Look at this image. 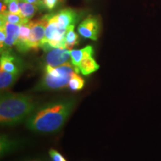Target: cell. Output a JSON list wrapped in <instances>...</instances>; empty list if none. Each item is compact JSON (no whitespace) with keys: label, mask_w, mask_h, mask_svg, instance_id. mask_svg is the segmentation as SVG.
Here are the masks:
<instances>
[{"label":"cell","mask_w":161,"mask_h":161,"mask_svg":"<svg viewBox=\"0 0 161 161\" xmlns=\"http://www.w3.org/2000/svg\"><path fill=\"white\" fill-rule=\"evenodd\" d=\"M84 86V80L78 75L77 72H75L72 75L70 80L69 82V87L70 90L74 91L80 90Z\"/></svg>","instance_id":"18"},{"label":"cell","mask_w":161,"mask_h":161,"mask_svg":"<svg viewBox=\"0 0 161 161\" xmlns=\"http://www.w3.org/2000/svg\"><path fill=\"white\" fill-rule=\"evenodd\" d=\"M31 28H30V22L24 23L19 25V34L18 37L17 44V49L20 52H25L29 50L28 48V40L30 36Z\"/></svg>","instance_id":"11"},{"label":"cell","mask_w":161,"mask_h":161,"mask_svg":"<svg viewBox=\"0 0 161 161\" xmlns=\"http://www.w3.org/2000/svg\"><path fill=\"white\" fill-rule=\"evenodd\" d=\"M66 31L67 29L58 25L52 16H49L46 27L45 38L43 43H46L55 48L65 49Z\"/></svg>","instance_id":"3"},{"label":"cell","mask_w":161,"mask_h":161,"mask_svg":"<svg viewBox=\"0 0 161 161\" xmlns=\"http://www.w3.org/2000/svg\"><path fill=\"white\" fill-rule=\"evenodd\" d=\"M20 15L25 19L26 21H29L31 18L33 17L36 11H37L38 6L34 4L26 3L23 0H19V2Z\"/></svg>","instance_id":"15"},{"label":"cell","mask_w":161,"mask_h":161,"mask_svg":"<svg viewBox=\"0 0 161 161\" xmlns=\"http://www.w3.org/2000/svg\"><path fill=\"white\" fill-rule=\"evenodd\" d=\"M78 69L80 73L84 75H89L92 72L97 71L99 69V65L92 58V55H88L80 61Z\"/></svg>","instance_id":"12"},{"label":"cell","mask_w":161,"mask_h":161,"mask_svg":"<svg viewBox=\"0 0 161 161\" xmlns=\"http://www.w3.org/2000/svg\"><path fill=\"white\" fill-rule=\"evenodd\" d=\"M6 39V32L3 26H0V47H3Z\"/></svg>","instance_id":"22"},{"label":"cell","mask_w":161,"mask_h":161,"mask_svg":"<svg viewBox=\"0 0 161 161\" xmlns=\"http://www.w3.org/2000/svg\"><path fill=\"white\" fill-rule=\"evenodd\" d=\"M0 12H1V14H5L6 12H8L6 11V6L5 4L3 3V1L2 0L1 1V3H0Z\"/></svg>","instance_id":"24"},{"label":"cell","mask_w":161,"mask_h":161,"mask_svg":"<svg viewBox=\"0 0 161 161\" xmlns=\"http://www.w3.org/2000/svg\"><path fill=\"white\" fill-rule=\"evenodd\" d=\"M92 55H93V49H92V47L91 46H87L81 49L71 50L72 64L78 70V66L80 63V61L84 58L86 57V56Z\"/></svg>","instance_id":"13"},{"label":"cell","mask_w":161,"mask_h":161,"mask_svg":"<svg viewBox=\"0 0 161 161\" xmlns=\"http://www.w3.org/2000/svg\"><path fill=\"white\" fill-rule=\"evenodd\" d=\"M54 19L61 27L67 29L69 26L75 25L77 20V14L71 9H65L55 16H52Z\"/></svg>","instance_id":"10"},{"label":"cell","mask_w":161,"mask_h":161,"mask_svg":"<svg viewBox=\"0 0 161 161\" xmlns=\"http://www.w3.org/2000/svg\"><path fill=\"white\" fill-rule=\"evenodd\" d=\"M41 48L45 52V62L46 66L58 67L68 63L71 58V50L62 48L52 47L48 43L42 44Z\"/></svg>","instance_id":"4"},{"label":"cell","mask_w":161,"mask_h":161,"mask_svg":"<svg viewBox=\"0 0 161 161\" xmlns=\"http://www.w3.org/2000/svg\"><path fill=\"white\" fill-rule=\"evenodd\" d=\"M58 1H60V0H42L44 7L50 10L55 8V6L58 3Z\"/></svg>","instance_id":"21"},{"label":"cell","mask_w":161,"mask_h":161,"mask_svg":"<svg viewBox=\"0 0 161 161\" xmlns=\"http://www.w3.org/2000/svg\"><path fill=\"white\" fill-rule=\"evenodd\" d=\"M25 161H43V160H25Z\"/></svg>","instance_id":"26"},{"label":"cell","mask_w":161,"mask_h":161,"mask_svg":"<svg viewBox=\"0 0 161 161\" xmlns=\"http://www.w3.org/2000/svg\"><path fill=\"white\" fill-rule=\"evenodd\" d=\"M37 109V103L31 96L23 93L2 92L0 98V122L14 125L27 119Z\"/></svg>","instance_id":"2"},{"label":"cell","mask_w":161,"mask_h":161,"mask_svg":"<svg viewBox=\"0 0 161 161\" xmlns=\"http://www.w3.org/2000/svg\"><path fill=\"white\" fill-rule=\"evenodd\" d=\"M74 27L75 25L69 26L66 34V48L69 50L78 43V36L74 31Z\"/></svg>","instance_id":"16"},{"label":"cell","mask_w":161,"mask_h":161,"mask_svg":"<svg viewBox=\"0 0 161 161\" xmlns=\"http://www.w3.org/2000/svg\"><path fill=\"white\" fill-rule=\"evenodd\" d=\"M19 2V0H11V1L8 4L9 13L15 14H20Z\"/></svg>","instance_id":"19"},{"label":"cell","mask_w":161,"mask_h":161,"mask_svg":"<svg viewBox=\"0 0 161 161\" xmlns=\"http://www.w3.org/2000/svg\"><path fill=\"white\" fill-rule=\"evenodd\" d=\"M70 78H71L69 77H56L45 72L43 78L36 85L35 90L43 91V90H55L66 88L69 86Z\"/></svg>","instance_id":"6"},{"label":"cell","mask_w":161,"mask_h":161,"mask_svg":"<svg viewBox=\"0 0 161 161\" xmlns=\"http://www.w3.org/2000/svg\"><path fill=\"white\" fill-rule=\"evenodd\" d=\"M1 19L7 21L8 23L17 24V25H19L24 23H28V22H29L26 21V20L20 14H11L9 13V12H6V13L1 14Z\"/></svg>","instance_id":"17"},{"label":"cell","mask_w":161,"mask_h":161,"mask_svg":"<svg viewBox=\"0 0 161 161\" xmlns=\"http://www.w3.org/2000/svg\"><path fill=\"white\" fill-rule=\"evenodd\" d=\"M49 155L52 161H66V159L58 151L55 149H51L49 151Z\"/></svg>","instance_id":"20"},{"label":"cell","mask_w":161,"mask_h":161,"mask_svg":"<svg viewBox=\"0 0 161 161\" xmlns=\"http://www.w3.org/2000/svg\"><path fill=\"white\" fill-rule=\"evenodd\" d=\"M11 0H3V2H4V3H6V4H8V3H9L10 2H11Z\"/></svg>","instance_id":"25"},{"label":"cell","mask_w":161,"mask_h":161,"mask_svg":"<svg viewBox=\"0 0 161 161\" xmlns=\"http://www.w3.org/2000/svg\"><path fill=\"white\" fill-rule=\"evenodd\" d=\"M49 15L45 16L41 19L30 22L31 32L28 40V48L29 49H37L41 47L45 38L46 27L49 20Z\"/></svg>","instance_id":"5"},{"label":"cell","mask_w":161,"mask_h":161,"mask_svg":"<svg viewBox=\"0 0 161 161\" xmlns=\"http://www.w3.org/2000/svg\"><path fill=\"white\" fill-rule=\"evenodd\" d=\"M0 69L11 72L13 74L20 75L22 72L21 66L16 58L10 53L9 51L1 52V60H0Z\"/></svg>","instance_id":"9"},{"label":"cell","mask_w":161,"mask_h":161,"mask_svg":"<svg viewBox=\"0 0 161 161\" xmlns=\"http://www.w3.org/2000/svg\"><path fill=\"white\" fill-rule=\"evenodd\" d=\"M78 31L80 36L83 37L96 40L99 33V23L98 19L90 16L80 23Z\"/></svg>","instance_id":"7"},{"label":"cell","mask_w":161,"mask_h":161,"mask_svg":"<svg viewBox=\"0 0 161 161\" xmlns=\"http://www.w3.org/2000/svg\"><path fill=\"white\" fill-rule=\"evenodd\" d=\"M75 104L72 98H63L43 104L26 119V126L41 134L58 131L71 114Z\"/></svg>","instance_id":"1"},{"label":"cell","mask_w":161,"mask_h":161,"mask_svg":"<svg viewBox=\"0 0 161 161\" xmlns=\"http://www.w3.org/2000/svg\"><path fill=\"white\" fill-rule=\"evenodd\" d=\"M23 1L26 2V3H31V4H34V5H36L37 6H38V7L44 6L42 0H23Z\"/></svg>","instance_id":"23"},{"label":"cell","mask_w":161,"mask_h":161,"mask_svg":"<svg viewBox=\"0 0 161 161\" xmlns=\"http://www.w3.org/2000/svg\"><path fill=\"white\" fill-rule=\"evenodd\" d=\"M1 26L5 28L6 32V39L2 51H9L12 46H16L19 34V25L8 23L7 21L1 19Z\"/></svg>","instance_id":"8"},{"label":"cell","mask_w":161,"mask_h":161,"mask_svg":"<svg viewBox=\"0 0 161 161\" xmlns=\"http://www.w3.org/2000/svg\"><path fill=\"white\" fill-rule=\"evenodd\" d=\"M19 75L13 74L11 72L4 71L3 69H0V89L1 91H5L9 89L11 86L14 85L16 80L19 78Z\"/></svg>","instance_id":"14"}]
</instances>
